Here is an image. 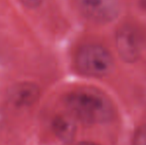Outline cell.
Wrapping results in <instances>:
<instances>
[{
	"label": "cell",
	"instance_id": "cell-2",
	"mask_svg": "<svg viewBox=\"0 0 146 145\" xmlns=\"http://www.w3.org/2000/svg\"><path fill=\"white\" fill-rule=\"evenodd\" d=\"M75 63L81 73L98 79L111 75L115 67L113 56L110 50L96 43L80 47L76 54Z\"/></svg>",
	"mask_w": 146,
	"mask_h": 145
},
{
	"label": "cell",
	"instance_id": "cell-3",
	"mask_svg": "<svg viewBox=\"0 0 146 145\" xmlns=\"http://www.w3.org/2000/svg\"><path fill=\"white\" fill-rule=\"evenodd\" d=\"M80 13L96 24H108L121 13L120 0H75Z\"/></svg>",
	"mask_w": 146,
	"mask_h": 145
},
{
	"label": "cell",
	"instance_id": "cell-6",
	"mask_svg": "<svg viewBox=\"0 0 146 145\" xmlns=\"http://www.w3.org/2000/svg\"><path fill=\"white\" fill-rule=\"evenodd\" d=\"M54 130L61 140L70 141L73 139L76 132L75 120L70 116H58L54 121Z\"/></svg>",
	"mask_w": 146,
	"mask_h": 145
},
{
	"label": "cell",
	"instance_id": "cell-4",
	"mask_svg": "<svg viewBox=\"0 0 146 145\" xmlns=\"http://www.w3.org/2000/svg\"><path fill=\"white\" fill-rule=\"evenodd\" d=\"M115 45L119 57L126 63L138 60L141 52V38L139 32L131 25H123L116 32Z\"/></svg>",
	"mask_w": 146,
	"mask_h": 145
},
{
	"label": "cell",
	"instance_id": "cell-5",
	"mask_svg": "<svg viewBox=\"0 0 146 145\" xmlns=\"http://www.w3.org/2000/svg\"><path fill=\"white\" fill-rule=\"evenodd\" d=\"M39 97V89L34 83H22L10 91L9 99L16 107H31Z\"/></svg>",
	"mask_w": 146,
	"mask_h": 145
},
{
	"label": "cell",
	"instance_id": "cell-8",
	"mask_svg": "<svg viewBox=\"0 0 146 145\" xmlns=\"http://www.w3.org/2000/svg\"><path fill=\"white\" fill-rule=\"evenodd\" d=\"M28 8H37L42 4L43 0H20Z\"/></svg>",
	"mask_w": 146,
	"mask_h": 145
},
{
	"label": "cell",
	"instance_id": "cell-7",
	"mask_svg": "<svg viewBox=\"0 0 146 145\" xmlns=\"http://www.w3.org/2000/svg\"><path fill=\"white\" fill-rule=\"evenodd\" d=\"M134 145H146V124L137 130L134 137Z\"/></svg>",
	"mask_w": 146,
	"mask_h": 145
},
{
	"label": "cell",
	"instance_id": "cell-9",
	"mask_svg": "<svg viewBox=\"0 0 146 145\" xmlns=\"http://www.w3.org/2000/svg\"><path fill=\"white\" fill-rule=\"evenodd\" d=\"M138 4L143 11H146V0H138Z\"/></svg>",
	"mask_w": 146,
	"mask_h": 145
},
{
	"label": "cell",
	"instance_id": "cell-10",
	"mask_svg": "<svg viewBox=\"0 0 146 145\" xmlns=\"http://www.w3.org/2000/svg\"><path fill=\"white\" fill-rule=\"evenodd\" d=\"M76 145H100V144L96 143V142H92V141H81Z\"/></svg>",
	"mask_w": 146,
	"mask_h": 145
},
{
	"label": "cell",
	"instance_id": "cell-1",
	"mask_svg": "<svg viewBox=\"0 0 146 145\" xmlns=\"http://www.w3.org/2000/svg\"><path fill=\"white\" fill-rule=\"evenodd\" d=\"M66 105L74 118L87 124L106 123L112 119L113 105L100 91L84 89L71 93Z\"/></svg>",
	"mask_w": 146,
	"mask_h": 145
}]
</instances>
